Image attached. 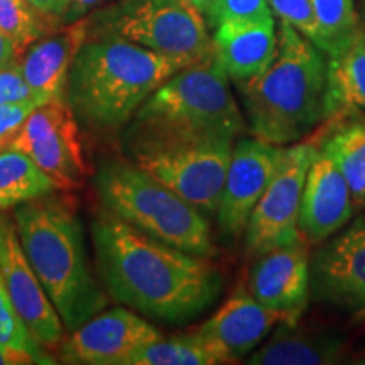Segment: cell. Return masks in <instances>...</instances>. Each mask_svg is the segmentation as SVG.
<instances>
[{
  "label": "cell",
  "mask_w": 365,
  "mask_h": 365,
  "mask_svg": "<svg viewBox=\"0 0 365 365\" xmlns=\"http://www.w3.org/2000/svg\"><path fill=\"white\" fill-rule=\"evenodd\" d=\"M279 145L257 137H239L234 143L215 213L218 234L227 244L244 235L250 213L271 181Z\"/></svg>",
  "instance_id": "obj_11"
},
{
  "label": "cell",
  "mask_w": 365,
  "mask_h": 365,
  "mask_svg": "<svg viewBox=\"0 0 365 365\" xmlns=\"http://www.w3.org/2000/svg\"><path fill=\"white\" fill-rule=\"evenodd\" d=\"M191 2H193V6L205 16V14L210 11V7H212L217 0H191Z\"/></svg>",
  "instance_id": "obj_36"
},
{
  "label": "cell",
  "mask_w": 365,
  "mask_h": 365,
  "mask_svg": "<svg viewBox=\"0 0 365 365\" xmlns=\"http://www.w3.org/2000/svg\"><path fill=\"white\" fill-rule=\"evenodd\" d=\"M336 117L317 148L331 159L345 178L352 193L355 208L365 207V117Z\"/></svg>",
  "instance_id": "obj_21"
},
{
  "label": "cell",
  "mask_w": 365,
  "mask_h": 365,
  "mask_svg": "<svg viewBox=\"0 0 365 365\" xmlns=\"http://www.w3.org/2000/svg\"><path fill=\"white\" fill-rule=\"evenodd\" d=\"M213 44L228 78L242 86L262 75L276 56V22L274 17L222 22L215 27Z\"/></svg>",
  "instance_id": "obj_19"
},
{
  "label": "cell",
  "mask_w": 365,
  "mask_h": 365,
  "mask_svg": "<svg viewBox=\"0 0 365 365\" xmlns=\"http://www.w3.org/2000/svg\"><path fill=\"white\" fill-rule=\"evenodd\" d=\"M91 235L107 293L145 317L186 323L222 293V274L208 257L153 239L108 210L95 218Z\"/></svg>",
  "instance_id": "obj_1"
},
{
  "label": "cell",
  "mask_w": 365,
  "mask_h": 365,
  "mask_svg": "<svg viewBox=\"0 0 365 365\" xmlns=\"http://www.w3.org/2000/svg\"><path fill=\"white\" fill-rule=\"evenodd\" d=\"M56 185L27 154L0 150V210L16 208L56 191Z\"/></svg>",
  "instance_id": "obj_23"
},
{
  "label": "cell",
  "mask_w": 365,
  "mask_h": 365,
  "mask_svg": "<svg viewBox=\"0 0 365 365\" xmlns=\"http://www.w3.org/2000/svg\"><path fill=\"white\" fill-rule=\"evenodd\" d=\"M6 103H34L38 107L46 103L26 81L21 63L0 70V105Z\"/></svg>",
  "instance_id": "obj_30"
},
{
  "label": "cell",
  "mask_w": 365,
  "mask_h": 365,
  "mask_svg": "<svg viewBox=\"0 0 365 365\" xmlns=\"http://www.w3.org/2000/svg\"><path fill=\"white\" fill-rule=\"evenodd\" d=\"M269 7L281 21L287 22L299 34L317 44L318 26L312 0H269Z\"/></svg>",
  "instance_id": "obj_29"
},
{
  "label": "cell",
  "mask_w": 365,
  "mask_h": 365,
  "mask_svg": "<svg viewBox=\"0 0 365 365\" xmlns=\"http://www.w3.org/2000/svg\"><path fill=\"white\" fill-rule=\"evenodd\" d=\"M272 17L269 0H217L205 14V21L213 29L228 21H262Z\"/></svg>",
  "instance_id": "obj_28"
},
{
  "label": "cell",
  "mask_w": 365,
  "mask_h": 365,
  "mask_svg": "<svg viewBox=\"0 0 365 365\" xmlns=\"http://www.w3.org/2000/svg\"><path fill=\"white\" fill-rule=\"evenodd\" d=\"M0 345L34 355L39 360V364L54 362L51 355L44 352L43 346L29 335V331L22 325L16 309L12 307L11 298H9L2 276H0Z\"/></svg>",
  "instance_id": "obj_27"
},
{
  "label": "cell",
  "mask_w": 365,
  "mask_h": 365,
  "mask_svg": "<svg viewBox=\"0 0 365 365\" xmlns=\"http://www.w3.org/2000/svg\"><path fill=\"white\" fill-rule=\"evenodd\" d=\"M88 34L90 19L83 17L71 24H63L31 44L22 54V75L46 103L65 98L68 73Z\"/></svg>",
  "instance_id": "obj_18"
},
{
  "label": "cell",
  "mask_w": 365,
  "mask_h": 365,
  "mask_svg": "<svg viewBox=\"0 0 365 365\" xmlns=\"http://www.w3.org/2000/svg\"><path fill=\"white\" fill-rule=\"evenodd\" d=\"M239 88L250 134L272 145L298 143L330 118L325 53L284 21L271 65Z\"/></svg>",
  "instance_id": "obj_4"
},
{
  "label": "cell",
  "mask_w": 365,
  "mask_h": 365,
  "mask_svg": "<svg viewBox=\"0 0 365 365\" xmlns=\"http://www.w3.org/2000/svg\"><path fill=\"white\" fill-rule=\"evenodd\" d=\"M22 54H24V51L19 46L14 43L12 39H9L4 33H0V70L21 63Z\"/></svg>",
  "instance_id": "obj_32"
},
{
  "label": "cell",
  "mask_w": 365,
  "mask_h": 365,
  "mask_svg": "<svg viewBox=\"0 0 365 365\" xmlns=\"http://www.w3.org/2000/svg\"><path fill=\"white\" fill-rule=\"evenodd\" d=\"M27 2L36 9H39L41 12L48 14V16H54L61 19L71 0H27Z\"/></svg>",
  "instance_id": "obj_35"
},
{
  "label": "cell",
  "mask_w": 365,
  "mask_h": 365,
  "mask_svg": "<svg viewBox=\"0 0 365 365\" xmlns=\"http://www.w3.org/2000/svg\"><path fill=\"white\" fill-rule=\"evenodd\" d=\"M102 33L193 65L215 54L203 14L191 0H120L97 16Z\"/></svg>",
  "instance_id": "obj_8"
},
{
  "label": "cell",
  "mask_w": 365,
  "mask_h": 365,
  "mask_svg": "<svg viewBox=\"0 0 365 365\" xmlns=\"http://www.w3.org/2000/svg\"><path fill=\"white\" fill-rule=\"evenodd\" d=\"M312 255L309 244L301 237L255 257L249 274V291L264 308L286 322H296L312 296Z\"/></svg>",
  "instance_id": "obj_15"
},
{
  "label": "cell",
  "mask_w": 365,
  "mask_h": 365,
  "mask_svg": "<svg viewBox=\"0 0 365 365\" xmlns=\"http://www.w3.org/2000/svg\"><path fill=\"white\" fill-rule=\"evenodd\" d=\"M163 335L127 308L100 312L71 331L59 346V359L80 365H127L130 355Z\"/></svg>",
  "instance_id": "obj_14"
},
{
  "label": "cell",
  "mask_w": 365,
  "mask_h": 365,
  "mask_svg": "<svg viewBox=\"0 0 365 365\" xmlns=\"http://www.w3.org/2000/svg\"><path fill=\"white\" fill-rule=\"evenodd\" d=\"M355 210L345 178L331 159L314 144L299 203L301 237L308 244H323L350 222Z\"/></svg>",
  "instance_id": "obj_16"
},
{
  "label": "cell",
  "mask_w": 365,
  "mask_h": 365,
  "mask_svg": "<svg viewBox=\"0 0 365 365\" xmlns=\"http://www.w3.org/2000/svg\"><path fill=\"white\" fill-rule=\"evenodd\" d=\"M360 31H362V36H364V39H365V26L360 27Z\"/></svg>",
  "instance_id": "obj_38"
},
{
  "label": "cell",
  "mask_w": 365,
  "mask_h": 365,
  "mask_svg": "<svg viewBox=\"0 0 365 365\" xmlns=\"http://www.w3.org/2000/svg\"><path fill=\"white\" fill-rule=\"evenodd\" d=\"M9 148L27 154L58 190L80 188L88 176L78 122L65 98L34 108Z\"/></svg>",
  "instance_id": "obj_10"
},
{
  "label": "cell",
  "mask_w": 365,
  "mask_h": 365,
  "mask_svg": "<svg viewBox=\"0 0 365 365\" xmlns=\"http://www.w3.org/2000/svg\"><path fill=\"white\" fill-rule=\"evenodd\" d=\"M24 364H39L34 355L21 352V350L9 349L0 345V365H24Z\"/></svg>",
  "instance_id": "obj_34"
},
{
  "label": "cell",
  "mask_w": 365,
  "mask_h": 365,
  "mask_svg": "<svg viewBox=\"0 0 365 365\" xmlns=\"http://www.w3.org/2000/svg\"><path fill=\"white\" fill-rule=\"evenodd\" d=\"M234 140L228 137H163L127 132L124 135L125 154L132 164L208 218L217 213Z\"/></svg>",
  "instance_id": "obj_7"
},
{
  "label": "cell",
  "mask_w": 365,
  "mask_h": 365,
  "mask_svg": "<svg viewBox=\"0 0 365 365\" xmlns=\"http://www.w3.org/2000/svg\"><path fill=\"white\" fill-rule=\"evenodd\" d=\"M0 276L17 317L43 346L61 344L65 325L22 250L16 223L0 215Z\"/></svg>",
  "instance_id": "obj_13"
},
{
  "label": "cell",
  "mask_w": 365,
  "mask_h": 365,
  "mask_svg": "<svg viewBox=\"0 0 365 365\" xmlns=\"http://www.w3.org/2000/svg\"><path fill=\"white\" fill-rule=\"evenodd\" d=\"M9 144H11V139H0V150L9 148Z\"/></svg>",
  "instance_id": "obj_37"
},
{
  "label": "cell",
  "mask_w": 365,
  "mask_h": 365,
  "mask_svg": "<svg viewBox=\"0 0 365 365\" xmlns=\"http://www.w3.org/2000/svg\"><path fill=\"white\" fill-rule=\"evenodd\" d=\"M281 322L279 314L264 308L250 294L249 287L239 284L220 309L195 333L220 349L232 362H237L261 345Z\"/></svg>",
  "instance_id": "obj_17"
},
{
  "label": "cell",
  "mask_w": 365,
  "mask_h": 365,
  "mask_svg": "<svg viewBox=\"0 0 365 365\" xmlns=\"http://www.w3.org/2000/svg\"><path fill=\"white\" fill-rule=\"evenodd\" d=\"M228 80L217 53L185 66L140 105L125 132L237 139L244 134L245 120Z\"/></svg>",
  "instance_id": "obj_5"
},
{
  "label": "cell",
  "mask_w": 365,
  "mask_h": 365,
  "mask_svg": "<svg viewBox=\"0 0 365 365\" xmlns=\"http://www.w3.org/2000/svg\"><path fill=\"white\" fill-rule=\"evenodd\" d=\"M22 250L66 330L107 308V294L90 269L83 225L68 200L49 193L14 208Z\"/></svg>",
  "instance_id": "obj_3"
},
{
  "label": "cell",
  "mask_w": 365,
  "mask_h": 365,
  "mask_svg": "<svg viewBox=\"0 0 365 365\" xmlns=\"http://www.w3.org/2000/svg\"><path fill=\"white\" fill-rule=\"evenodd\" d=\"M38 105L34 103H6L0 105V139H12L21 129L26 118L33 113Z\"/></svg>",
  "instance_id": "obj_31"
},
{
  "label": "cell",
  "mask_w": 365,
  "mask_h": 365,
  "mask_svg": "<svg viewBox=\"0 0 365 365\" xmlns=\"http://www.w3.org/2000/svg\"><path fill=\"white\" fill-rule=\"evenodd\" d=\"M61 26L59 17L41 12L27 0H0V33L12 39L22 51Z\"/></svg>",
  "instance_id": "obj_26"
},
{
  "label": "cell",
  "mask_w": 365,
  "mask_h": 365,
  "mask_svg": "<svg viewBox=\"0 0 365 365\" xmlns=\"http://www.w3.org/2000/svg\"><path fill=\"white\" fill-rule=\"evenodd\" d=\"M234 364L198 333L159 339L130 355L127 365H217Z\"/></svg>",
  "instance_id": "obj_24"
},
{
  "label": "cell",
  "mask_w": 365,
  "mask_h": 365,
  "mask_svg": "<svg viewBox=\"0 0 365 365\" xmlns=\"http://www.w3.org/2000/svg\"><path fill=\"white\" fill-rule=\"evenodd\" d=\"M100 2H102V0H71L66 12L63 14L61 17L63 24H71V22L83 19L86 14L93 11Z\"/></svg>",
  "instance_id": "obj_33"
},
{
  "label": "cell",
  "mask_w": 365,
  "mask_h": 365,
  "mask_svg": "<svg viewBox=\"0 0 365 365\" xmlns=\"http://www.w3.org/2000/svg\"><path fill=\"white\" fill-rule=\"evenodd\" d=\"M95 186L105 210L145 235L202 257L217 254L208 217L130 161L102 164Z\"/></svg>",
  "instance_id": "obj_6"
},
{
  "label": "cell",
  "mask_w": 365,
  "mask_h": 365,
  "mask_svg": "<svg viewBox=\"0 0 365 365\" xmlns=\"http://www.w3.org/2000/svg\"><path fill=\"white\" fill-rule=\"evenodd\" d=\"M309 286L319 303L365 314V217L341 228L313 254Z\"/></svg>",
  "instance_id": "obj_12"
},
{
  "label": "cell",
  "mask_w": 365,
  "mask_h": 365,
  "mask_svg": "<svg viewBox=\"0 0 365 365\" xmlns=\"http://www.w3.org/2000/svg\"><path fill=\"white\" fill-rule=\"evenodd\" d=\"M313 154L314 144L279 145L271 181L250 213L244 232L245 252L250 257L255 259L301 239L299 203Z\"/></svg>",
  "instance_id": "obj_9"
},
{
  "label": "cell",
  "mask_w": 365,
  "mask_h": 365,
  "mask_svg": "<svg viewBox=\"0 0 365 365\" xmlns=\"http://www.w3.org/2000/svg\"><path fill=\"white\" fill-rule=\"evenodd\" d=\"M345 336L330 330L308 328L282 319L261 349L250 355L252 365H323L345 357Z\"/></svg>",
  "instance_id": "obj_20"
},
{
  "label": "cell",
  "mask_w": 365,
  "mask_h": 365,
  "mask_svg": "<svg viewBox=\"0 0 365 365\" xmlns=\"http://www.w3.org/2000/svg\"><path fill=\"white\" fill-rule=\"evenodd\" d=\"M185 63L122 38L100 33L81 46L68 73L65 102L90 130L115 134Z\"/></svg>",
  "instance_id": "obj_2"
},
{
  "label": "cell",
  "mask_w": 365,
  "mask_h": 365,
  "mask_svg": "<svg viewBox=\"0 0 365 365\" xmlns=\"http://www.w3.org/2000/svg\"><path fill=\"white\" fill-rule=\"evenodd\" d=\"M330 118L365 112V39L362 31L349 46L328 58Z\"/></svg>",
  "instance_id": "obj_22"
},
{
  "label": "cell",
  "mask_w": 365,
  "mask_h": 365,
  "mask_svg": "<svg viewBox=\"0 0 365 365\" xmlns=\"http://www.w3.org/2000/svg\"><path fill=\"white\" fill-rule=\"evenodd\" d=\"M318 26L317 48L328 58L349 46L359 33L360 22L354 0H312Z\"/></svg>",
  "instance_id": "obj_25"
}]
</instances>
